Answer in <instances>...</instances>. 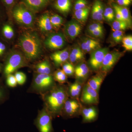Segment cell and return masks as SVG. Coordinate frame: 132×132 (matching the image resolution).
I'll use <instances>...</instances> for the list:
<instances>
[{
    "instance_id": "cell-1",
    "label": "cell",
    "mask_w": 132,
    "mask_h": 132,
    "mask_svg": "<svg viewBox=\"0 0 132 132\" xmlns=\"http://www.w3.org/2000/svg\"><path fill=\"white\" fill-rule=\"evenodd\" d=\"M45 106L53 118L61 116L62 111L69 98L67 87L63 85H56L41 95Z\"/></svg>"
},
{
    "instance_id": "cell-2",
    "label": "cell",
    "mask_w": 132,
    "mask_h": 132,
    "mask_svg": "<svg viewBox=\"0 0 132 132\" xmlns=\"http://www.w3.org/2000/svg\"><path fill=\"white\" fill-rule=\"evenodd\" d=\"M19 45L28 61H35L41 56V41L35 32H26L22 34L19 38Z\"/></svg>"
},
{
    "instance_id": "cell-3",
    "label": "cell",
    "mask_w": 132,
    "mask_h": 132,
    "mask_svg": "<svg viewBox=\"0 0 132 132\" xmlns=\"http://www.w3.org/2000/svg\"><path fill=\"white\" fill-rule=\"evenodd\" d=\"M56 85L52 75L36 73L28 91L41 95L45 94Z\"/></svg>"
},
{
    "instance_id": "cell-4",
    "label": "cell",
    "mask_w": 132,
    "mask_h": 132,
    "mask_svg": "<svg viewBox=\"0 0 132 132\" xmlns=\"http://www.w3.org/2000/svg\"><path fill=\"white\" fill-rule=\"evenodd\" d=\"M28 62L23 53L20 52L15 50L10 52L6 57L4 67H2L3 75L6 77L17 69L27 67Z\"/></svg>"
},
{
    "instance_id": "cell-5",
    "label": "cell",
    "mask_w": 132,
    "mask_h": 132,
    "mask_svg": "<svg viewBox=\"0 0 132 132\" xmlns=\"http://www.w3.org/2000/svg\"><path fill=\"white\" fill-rule=\"evenodd\" d=\"M12 15L15 21L21 26L31 27L34 25L35 21L34 12L23 3L15 6L12 10Z\"/></svg>"
},
{
    "instance_id": "cell-6",
    "label": "cell",
    "mask_w": 132,
    "mask_h": 132,
    "mask_svg": "<svg viewBox=\"0 0 132 132\" xmlns=\"http://www.w3.org/2000/svg\"><path fill=\"white\" fill-rule=\"evenodd\" d=\"M53 117L45 106L39 111L34 124L39 132H53Z\"/></svg>"
},
{
    "instance_id": "cell-7",
    "label": "cell",
    "mask_w": 132,
    "mask_h": 132,
    "mask_svg": "<svg viewBox=\"0 0 132 132\" xmlns=\"http://www.w3.org/2000/svg\"><path fill=\"white\" fill-rule=\"evenodd\" d=\"M82 107L79 100L69 97L64 104L61 116L65 119L78 117L80 115Z\"/></svg>"
},
{
    "instance_id": "cell-8",
    "label": "cell",
    "mask_w": 132,
    "mask_h": 132,
    "mask_svg": "<svg viewBox=\"0 0 132 132\" xmlns=\"http://www.w3.org/2000/svg\"><path fill=\"white\" fill-rule=\"evenodd\" d=\"M80 95V102L85 105L95 106L99 102V93L86 83L84 84Z\"/></svg>"
},
{
    "instance_id": "cell-9",
    "label": "cell",
    "mask_w": 132,
    "mask_h": 132,
    "mask_svg": "<svg viewBox=\"0 0 132 132\" xmlns=\"http://www.w3.org/2000/svg\"><path fill=\"white\" fill-rule=\"evenodd\" d=\"M65 36L62 33H53L48 36L45 41L47 47L52 50L61 49L66 44Z\"/></svg>"
},
{
    "instance_id": "cell-10",
    "label": "cell",
    "mask_w": 132,
    "mask_h": 132,
    "mask_svg": "<svg viewBox=\"0 0 132 132\" xmlns=\"http://www.w3.org/2000/svg\"><path fill=\"white\" fill-rule=\"evenodd\" d=\"M108 52L109 49L107 48H100L94 51L88 61L90 68L95 71L101 69L104 57Z\"/></svg>"
},
{
    "instance_id": "cell-11",
    "label": "cell",
    "mask_w": 132,
    "mask_h": 132,
    "mask_svg": "<svg viewBox=\"0 0 132 132\" xmlns=\"http://www.w3.org/2000/svg\"><path fill=\"white\" fill-rule=\"evenodd\" d=\"M121 53L116 51L108 52L104 57L102 65L101 70L104 74L111 71L116 62L122 57Z\"/></svg>"
},
{
    "instance_id": "cell-12",
    "label": "cell",
    "mask_w": 132,
    "mask_h": 132,
    "mask_svg": "<svg viewBox=\"0 0 132 132\" xmlns=\"http://www.w3.org/2000/svg\"><path fill=\"white\" fill-rule=\"evenodd\" d=\"M82 27L80 22L76 20H71L65 24L64 32L66 36L73 40L78 37L81 32Z\"/></svg>"
},
{
    "instance_id": "cell-13",
    "label": "cell",
    "mask_w": 132,
    "mask_h": 132,
    "mask_svg": "<svg viewBox=\"0 0 132 132\" xmlns=\"http://www.w3.org/2000/svg\"><path fill=\"white\" fill-rule=\"evenodd\" d=\"M80 115L82 117V123H92L98 119V111L94 106H91L87 107L83 106Z\"/></svg>"
},
{
    "instance_id": "cell-14",
    "label": "cell",
    "mask_w": 132,
    "mask_h": 132,
    "mask_svg": "<svg viewBox=\"0 0 132 132\" xmlns=\"http://www.w3.org/2000/svg\"><path fill=\"white\" fill-rule=\"evenodd\" d=\"M89 69L86 63L82 62L75 67V73L76 81L84 85L89 73Z\"/></svg>"
},
{
    "instance_id": "cell-15",
    "label": "cell",
    "mask_w": 132,
    "mask_h": 132,
    "mask_svg": "<svg viewBox=\"0 0 132 132\" xmlns=\"http://www.w3.org/2000/svg\"><path fill=\"white\" fill-rule=\"evenodd\" d=\"M69 53L67 48L58 51L52 54L50 56L54 63L56 67L62 65L67 62L69 58Z\"/></svg>"
},
{
    "instance_id": "cell-16",
    "label": "cell",
    "mask_w": 132,
    "mask_h": 132,
    "mask_svg": "<svg viewBox=\"0 0 132 132\" xmlns=\"http://www.w3.org/2000/svg\"><path fill=\"white\" fill-rule=\"evenodd\" d=\"M22 3L33 12L40 11L45 8L51 0H22Z\"/></svg>"
},
{
    "instance_id": "cell-17",
    "label": "cell",
    "mask_w": 132,
    "mask_h": 132,
    "mask_svg": "<svg viewBox=\"0 0 132 132\" xmlns=\"http://www.w3.org/2000/svg\"><path fill=\"white\" fill-rule=\"evenodd\" d=\"M83 85V84L76 81L70 84L67 87L69 97L79 100Z\"/></svg>"
},
{
    "instance_id": "cell-18",
    "label": "cell",
    "mask_w": 132,
    "mask_h": 132,
    "mask_svg": "<svg viewBox=\"0 0 132 132\" xmlns=\"http://www.w3.org/2000/svg\"><path fill=\"white\" fill-rule=\"evenodd\" d=\"M104 74H98L90 78L86 84L99 93L100 88L104 80Z\"/></svg>"
},
{
    "instance_id": "cell-19",
    "label": "cell",
    "mask_w": 132,
    "mask_h": 132,
    "mask_svg": "<svg viewBox=\"0 0 132 132\" xmlns=\"http://www.w3.org/2000/svg\"><path fill=\"white\" fill-rule=\"evenodd\" d=\"M40 29L42 32L51 31L53 28L50 21V16L48 13L44 14L40 18L38 22Z\"/></svg>"
},
{
    "instance_id": "cell-20",
    "label": "cell",
    "mask_w": 132,
    "mask_h": 132,
    "mask_svg": "<svg viewBox=\"0 0 132 132\" xmlns=\"http://www.w3.org/2000/svg\"><path fill=\"white\" fill-rule=\"evenodd\" d=\"M35 68L36 73L52 75V67L47 60L42 61L36 64Z\"/></svg>"
},
{
    "instance_id": "cell-21",
    "label": "cell",
    "mask_w": 132,
    "mask_h": 132,
    "mask_svg": "<svg viewBox=\"0 0 132 132\" xmlns=\"http://www.w3.org/2000/svg\"><path fill=\"white\" fill-rule=\"evenodd\" d=\"M55 9L62 13H68L71 10V0H56L54 5Z\"/></svg>"
},
{
    "instance_id": "cell-22",
    "label": "cell",
    "mask_w": 132,
    "mask_h": 132,
    "mask_svg": "<svg viewBox=\"0 0 132 132\" xmlns=\"http://www.w3.org/2000/svg\"><path fill=\"white\" fill-rule=\"evenodd\" d=\"M2 34L4 38L7 39H10L13 37L14 32L12 26L8 24H4L2 26Z\"/></svg>"
},
{
    "instance_id": "cell-23",
    "label": "cell",
    "mask_w": 132,
    "mask_h": 132,
    "mask_svg": "<svg viewBox=\"0 0 132 132\" xmlns=\"http://www.w3.org/2000/svg\"><path fill=\"white\" fill-rule=\"evenodd\" d=\"M9 97V92L6 87L0 79V105L5 103Z\"/></svg>"
},
{
    "instance_id": "cell-24",
    "label": "cell",
    "mask_w": 132,
    "mask_h": 132,
    "mask_svg": "<svg viewBox=\"0 0 132 132\" xmlns=\"http://www.w3.org/2000/svg\"><path fill=\"white\" fill-rule=\"evenodd\" d=\"M53 76L55 81L60 84L65 83L68 80L67 76L66 75L62 69H59L55 71Z\"/></svg>"
},
{
    "instance_id": "cell-25",
    "label": "cell",
    "mask_w": 132,
    "mask_h": 132,
    "mask_svg": "<svg viewBox=\"0 0 132 132\" xmlns=\"http://www.w3.org/2000/svg\"><path fill=\"white\" fill-rule=\"evenodd\" d=\"M118 7L123 20L126 22L129 26H130L131 24V20L129 10L125 7L121 6L118 5Z\"/></svg>"
},
{
    "instance_id": "cell-26",
    "label": "cell",
    "mask_w": 132,
    "mask_h": 132,
    "mask_svg": "<svg viewBox=\"0 0 132 132\" xmlns=\"http://www.w3.org/2000/svg\"><path fill=\"white\" fill-rule=\"evenodd\" d=\"M50 21L53 28H58L62 25L63 19L61 16L59 15L54 14L50 16Z\"/></svg>"
},
{
    "instance_id": "cell-27",
    "label": "cell",
    "mask_w": 132,
    "mask_h": 132,
    "mask_svg": "<svg viewBox=\"0 0 132 132\" xmlns=\"http://www.w3.org/2000/svg\"><path fill=\"white\" fill-rule=\"evenodd\" d=\"M128 24L125 21L115 20L112 24V29L118 31H123L128 27Z\"/></svg>"
},
{
    "instance_id": "cell-28",
    "label": "cell",
    "mask_w": 132,
    "mask_h": 132,
    "mask_svg": "<svg viewBox=\"0 0 132 132\" xmlns=\"http://www.w3.org/2000/svg\"><path fill=\"white\" fill-rule=\"evenodd\" d=\"M62 70L68 76H72L75 73V67L71 62H65L62 65Z\"/></svg>"
},
{
    "instance_id": "cell-29",
    "label": "cell",
    "mask_w": 132,
    "mask_h": 132,
    "mask_svg": "<svg viewBox=\"0 0 132 132\" xmlns=\"http://www.w3.org/2000/svg\"><path fill=\"white\" fill-rule=\"evenodd\" d=\"M97 5V21L99 22H101L104 20V9H103V5L101 2L99 1H96L95 2Z\"/></svg>"
},
{
    "instance_id": "cell-30",
    "label": "cell",
    "mask_w": 132,
    "mask_h": 132,
    "mask_svg": "<svg viewBox=\"0 0 132 132\" xmlns=\"http://www.w3.org/2000/svg\"><path fill=\"white\" fill-rule=\"evenodd\" d=\"M123 46L126 50L131 51L132 50V36L128 35L124 36L122 40Z\"/></svg>"
},
{
    "instance_id": "cell-31",
    "label": "cell",
    "mask_w": 132,
    "mask_h": 132,
    "mask_svg": "<svg viewBox=\"0 0 132 132\" xmlns=\"http://www.w3.org/2000/svg\"><path fill=\"white\" fill-rule=\"evenodd\" d=\"M112 30V38L113 39L116 43H119L122 41V39L124 37V32L122 31L118 30Z\"/></svg>"
},
{
    "instance_id": "cell-32",
    "label": "cell",
    "mask_w": 132,
    "mask_h": 132,
    "mask_svg": "<svg viewBox=\"0 0 132 132\" xmlns=\"http://www.w3.org/2000/svg\"><path fill=\"white\" fill-rule=\"evenodd\" d=\"M14 75L18 85H22L26 82L27 76L24 73L22 72H16L15 73Z\"/></svg>"
},
{
    "instance_id": "cell-33",
    "label": "cell",
    "mask_w": 132,
    "mask_h": 132,
    "mask_svg": "<svg viewBox=\"0 0 132 132\" xmlns=\"http://www.w3.org/2000/svg\"><path fill=\"white\" fill-rule=\"evenodd\" d=\"M6 84L9 87H15L18 85L14 75L12 74L8 75L6 76Z\"/></svg>"
},
{
    "instance_id": "cell-34",
    "label": "cell",
    "mask_w": 132,
    "mask_h": 132,
    "mask_svg": "<svg viewBox=\"0 0 132 132\" xmlns=\"http://www.w3.org/2000/svg\"><path fill=\"white\" fill-rule=\"evenodd\" d=\"M87 2L85 0H77L75 3L74 9L76 11L78 10L85 8L87 7Z\"/></svg>"
},
{
    "instance_id": "cell-35",
    "label": "cell",
    "mask_w": 132,
    "mask_h": 132,
    "mask_svg": "<svg viewBox=\"0 0 132 132\" xmlns=\"http://www.w3.org/2000/svg\"><path fill=\"white\" fill-rule=\"evenodd\" d=\"M85 59V56H80L69 53V59L70 62L72 64L76 63L78 62L81 61Z\"/></svg>"
},
{
    "instance_id": "cell-36",
    "label": "cell",
    "mask_w": 132,
    "mask_h": 132,
    "mask_svg": "<svg viewBox=\"0 0 132 132\" xmlns=\"http://www.w3.org/2000/svg\"><path fill=\"white\" fill-rule=\"evenodd\" d=\"M88 32L96 30H103V28L101 24L99 23H94L91 24L88 27Z\"/></svg>"
},
{
    "instance_id": "cell-37",
    "label": "cell",
    "mask_w": 132,
    "mask_h": 132,
    "mask_svg": "<svg viewBox=\"0 0 132 132\" xmlns=\"http://www.w3.org/2000/svg\"><path fill=\"white\" fill-rule=\"evenodd\" d=\"M86 45V50L88 47L93 45L100 46V43L97 41L92 39H86L85 40Z\"/></svg>"
},
{
    "instance_id": "cell-38",
    "label": "cell",
    "mask_w": 132,
    "mask_h": 132,
    "mask_svg": "<svg viewBox=\"0 0 132 132\" xmlns=\"http://www.w3.org/2000/svg\"><path fill=\"white\" fill-rule=\"evenodd\" d=\"M89 13L83 14L75 15V18L80 22H85L87 20Z\"/></svg>"
},
{
    "instance_id": "cell-39",
    "label": "cell",
    "mask_w": 132,
    "mask_h": 132,
    "mask_svg": "<svg viewBox=\"0 0 132 132\" xmlns=\"http://www.w3.org/2000/svg\"><path fill=\"white\" fill-rule=\"evenodd\" d=\"M113 7L114 8V11L116 13V20L118 21H124L123 20L122 16L119 10L118 7V5H113Z\"/></svg>"
},
{
    "instance_id": "cell-40",
    "label": "cell",
    "mask_w": 132,
    "mask_h": 132,
    "mask_svg": "<svg viewBox=\"0 0 132 132\" xmlns=\"http://www.w3.org/2000/svg\"><path fill=\"white\" fill-rule=\"evenodd\" d=\"M89 33L92 36L96 38H101L104 35V30H96Z\"/></svg>"
},
{
    "instance_id": "cell-41",
    "label": "cell",
    "mask_w": 132,
    "mask_h": 132,
    "mask_svg": "<svg viewBox=\"0 0 132 132\" xmlns=\"http://www.w3.org/2000/svg\"><path fill=\"white\" fill-rule=\"evenodd\" d=\"M3 4L7 9L12 7L15 2V0H1Z\"/></svg>"
},
{
    "instance_id": "cell-42",
    "label": "cell",
    "mask_w": 132,
    "mask_h": 132,
    "mask_svg": "<svg viewBox=\"0 0 132 132\" xmlns=\"http://www.w3.org/2000/svg\"><path fill=\"white\" fill-rule=\"evenodd\" d=\"M118 5L121 6H127L131 2V0H117Z\"/></svg>"
},
{
    "instance_id": "cell-43",
    "label": "cell",
    "mask_w": 132,
    "mask_h": 132,
    "mask_svg": "<svg viewBox=\"0 0 132 132\" xmlns=\"http://www.w3.org/2000/svg\"><path fill=\"white\" fill-rule=\"evenodd\" d=\"M71 53L76 55H80V56H85L82 50L79 47L74 48L71 52Z\"/></svg>"
},
{
    "instance_id": "cell-44",
    "label": "cell",
    "mask_w": 132,
    "mask_h": 132,
    "mask_svg": "<svg viewBox=\"0 0 132 132\" xmlns=\"http://www.w3.org/2000/svg\"><path fill=\"white\" fill-rule=\"evenodd\" d=\"M6 50V46L5 43L0 41V58H1L5 54Z\"/></svg>"
},
{
    "instance_id": "cell-45",
    "label": "cell",
    "mask_w": 132,
    "mask_h": 132,
    "mask_svg": "<svg viewBox=\"0 0 132 132\" xmlns=\"http://www.w3.org/2000/svg\"><path fill=\"white\" fill-rule=\"evenodd\" d=\"M97 5L96 3L95 2L94 5L93 6L92 11V17L93 20L97 21Z\"/></svg>"
},
{
    "instance_id": "cell-46",
    "label": "cell",
    "mask_w": 132,
    "mask_h": 132,
    "mask_svg": "<svg viewBox=\"0 0 132 132\" xmlns=\"http://www.w3.org/2000/svg\"><path fill=\"white\" fill-rule=\"evenodd\" d=\"M90 10V8L86 7L85 8L78 10L75 11L74 15L83 14L87 13H89Z\"/></svg>"
},
{
    "instance_id": "cell-47",
    "label": "cell",
    "mask_w": 132,
    "mask_h": 132,
    "mask_svg": "<svg viewBox=\"0 0 132 132\" xmlns=\"http://www.w3.org/2000/svg\"><path fill=\"white\" fill-rule=\"evenodd\" d=\"M105 10L108 13L109 15L111 17L112 21H113L114 18V12L113 9L111 7H107L105 9Z\"/></svg>"
},
{
    "instance_id": "cell-48",
    "label": "cell",
    "mask_w": 132,
    "mask_h": 132,
    "mask_svg": "<svg viewBox=\"0 0 132 132\" xmlns=\"http://www.w3.org/2000/svg\"><path fill=\"white\" fill-rule=\"evenodd\" d=\"M2 65L0 63V73L2 71Z\"/></svg>"
},
{
    "instance_id": "cell-49",
    "label": "cell",
    "mask_w": 132,
    "mask_h": 132,
    "mask_svg": "<svg viewBox=\"0 0 132 132\" xmlns=\"http://www.w3.org/2000/svg\"><path fill=\"white\" fill-rule=\"evenodd\" d=\"M1 10L0 9V20H1Z\"/></svg>"
},
{
    "instance_id": "cell-50",
    "label": "cell",
    "mask_w": 132,
    "mask_h": 132,
    "mask_svg": "<svg viewBox=\"0 0 132 132\" xmlns=\"http://www.w3.org/2000/svg\"><path fill=\"white\" fill-rule=\"evenodd\" d=\"M112 1H113V0H112Z\"/></svg>"
}]
</instances>
